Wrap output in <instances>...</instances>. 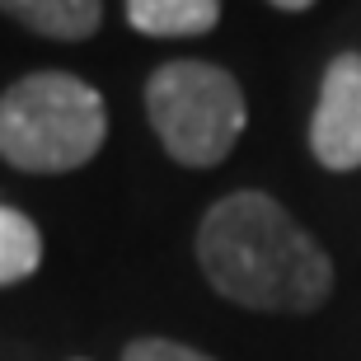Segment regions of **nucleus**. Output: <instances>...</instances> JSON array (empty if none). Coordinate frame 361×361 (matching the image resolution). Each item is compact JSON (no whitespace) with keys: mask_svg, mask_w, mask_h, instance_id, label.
<instances>
[{"mask_svg":"<svg viewBox=\"0 0 361 361\" xmlns=\"http://www.w3.org/2000/svg\"><path fill=\"white\" fill-rule=\"evenodd\" d=\"M0 10L42 38H90L104 19V0H0Z\"/></svg>","mask_w":361,"mask_h":361,"instance_id":"423d86ee","label":"nucleus"},{"mask_svg":"<svg viewBox=\"0 0 361 361\" xmlns=\"http://www.w3.org/2000/svg\"><path fill=\"white\" fill-rule=\"evenodd\" d=\"M197 263L216 291L249 310L305 314L334 291V263L268 192H230L197 230Z\"/></svg>","mask_w":361,"mask_h":361,"instance_id":"f257e3e1","label":"nucleus"},{"mask_svg":"<svg viewBox=\"0 0 361 361\" xmlns=\"http://www.w3.org/2000/svg\"><path fill=\"white\" fill-rule=\"evenodd\" d=\"M155 136L178 164L207 169L235 150L244 132V94L235 75L212 61H169L146 85Z\"/></svg>","mask_w":361,"mask_h":361,"instance_id":"7ed1b4c3","label":"nucleus"},{"mask_svg":"<svg viewBox=\"0 0 361 361\" xmlns=\"http://www.w3.org/2000/svg\"><path fill=\"white\" fill-rule=\"evenodd\" d=\"M310 150L324 169H361V52L334 56L310 122Z\"/></svg>","mask_w":361,"mask_h":361,"instance_id":"20e7f679","label":"nucleus"},{"mask_svg":"<svg viewBox=\"0 0 361 361\" xmlns=\"http://www.w3.org/2000/svg\"><path fill=\"white\" fill-rule=\"evenodd\" d=\"M108 113L99 90L75 75H28L0 94V155L28 174H66L99 155Z\"/></svg>","mask_w":361,"mask_h":361,"instance_id":"f03ea898","label":"nucleus"},{"mask_svg":"<svg viewBox=\"0 0 361 361\" xmlns=\"http://www.w3.org/2000/svg\"><path fill=\"white\" fill-rule=\"evenodd\" d=\"M127 19L146 38H197L221 19V0H127Z\"/></svg>","mask_w":361,"mask_h":361,"instance_id":"39448f33","label":"nucleus"},{"mask_svg":"<svg viewBox=\"0 0 361 361\" xmlns=\"http://www.w3.org/2000/svg\"><path fill=\"white\" fill-rule=\"evenodd\" d=\"M42 263V235L24 212L0 207V286L24 281Z\"/></svg>","mask_w":361,"mask_h":361,"instance_id":"0eeeda50","label":"nucleus"},{"mask_svg":"<svg viewBox=\"0 0 361 361\" xmlns=\"http://www.w3.org/2000/svg\"><path fill=\"white\" fill-rule=\"evenodd\" d=\"M122 361H212V357L197 348H183V343H169V338H141L122 352Z\"/></svg>","mask_w":361,"mask_h":361,"instance_id":"6e6552de","label":"nucleus"},{"mask_svg":"<svg viewBox=\"0 0 361 361\" xmlns=\"http://www.w3.org/2000/svg\"><path fill=\"white\" fill-rule=\"evenodd\" d=\"M272 5H277V10H310L314 0H272Z\"/></svg>","mask_w":361,"mask_h":361,"instance_id":"1a4fd4ad","label":"nucleus"}]
</instances>
